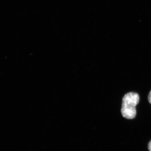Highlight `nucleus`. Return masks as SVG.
Masks as SVG:
<instances>
[{"label": "nucleus", "mask_w": 151, "mask_h": 151, "mask_svg": "<svg viewBox=\"0 0 151 151\" xmlns=\"http://www.w3.org/2000/svg\"><path fill=\"white\" fill-rule=\"evenodd\" d=\"M148 99L149 103H150L151 104V91L149 94Z\"/></svg>", "instance_id": "f03ea898"}, {"label": "nucleus", "mask_w": 151, "mask_h": 151, "mask_svg": "<svg viewBox=\"0 0 151 151\" xmlns=\"http://www.w3.org/2000/svg\"><path fill=\"white\" fill-rule=\"evenodd\" d=\"M148 148L149 151H151V140L149 143Z\"/></svg>", "instance_id": "7ed1b4c3"}, {"label": "nucleus", "mask_w": 151, "mask_h": 151, "mask_svg": "<svg viewBox=\"0 0 151 151\" xmlns=\"http://www.w3.org/2000/svg\"><path fill=\"white\" fill-rule=\"evenodd\" d=\"M139 97L135 92L126 94L122 100L121 113L123 116L128 119L135 118L137 114L136 106L139 103Z\"/></svg>", "instance_id": "f257e3e1"}]
</instances>
